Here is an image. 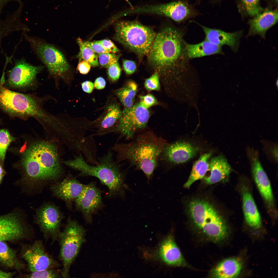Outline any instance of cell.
<instances>
[{
  "label": "cell",
  "instance_id": "obj_1",
  "mask_svg": "<svg viewBox=\"0 0 278 278\" xmlns=\"http://www.w3.org/2000/svg\"><path fill=\"white\" fill-rule=\"evenodd\" d=\"M57 147L49 141L38 140L30 144L23 153L22 182L28 186L57 180L63 170Z\"/></svg>",
  "mask_w": 278,
  "mask_h": 278
},
{
  "label": "cell",
  "instance_id": "obj_2",
  "mask_svg": "<svg viewBox=\"0 0 278 278\" xmlns=\"http://www.w3.org/2000/svg\"><path fill=\"white\" fill-rule=\"evenodd\" d=\"M181 33L167 27L157 33L149 53L148 60L159 75L164 78L186 66Z\"/></svg>",
  "mask_w": 278,
  "mask_h": 278
},
{
  "label": "cell",
  "instance_id": "obj_3",
  "mask_svg": "<svg viewBox=\"0 0 278 278\" xmlns=\"http://www.w3.org/2000/svg\"><path fill=\"white\" fill-rule=\"evenodd\" d=\"M166 145L162 139L152 134H147L129 143H115L110 149L116 153L118 162L128 161L143 172L149 183L157 166L159 157Z\"/></svg>",
  "mask_w": 278,
  "mask_h": 278
},
{
  "label": "cell",
  "instance_id": "obj_4",
  "mask_svg": "<svg viewBox=\"0 0 278 278\" xmlns=\"http://www.w3.org/2000/svg\"><path fill=\"white\" fill-rule=\"evenodd\" d=\"M112 151L109 150L102 157L98 159L97 165L89 164L81 154L67 160L66 165L80 172L82 176H90L98 178L106 186L109 194L112 196L122 194L125 187L124 175L118 162L113 159Z\"/></svg>",
  "mask_w": 278,
  "mask_h": 278
},
{
  "label": "cell",
  "instance_id": "obj_5",
  "mask_svg": "<svg viewBox=\"0 0 278 278\" xmlns=\"http://www.w3.org/2000/svg\"><path fill=\"white\" fill-rule=\"evenodd\" d=\"M188 210L194 224L211 240L219 242L227 236L228 230L226 224L209 202L202 199H193L189 202Z\"/></svg>",
  "mask_w": 278,
  "mask_h": 278
},
{
  "label": "cell",
  "instance_id": "obj_6",
  "mask_svg": "<svg viewBox=\"0 0 278 278\" xmlns=\"http://www.w3.org/2000/svg\"><path fill=\"white\" fill-rule=\"evenodd\" d=\"M114 39L135 53L140 59L147 55L157 33L136 21H121L114 24Z\"/></svg>",
  "mask_w": 278,
  "mask_h": 278
},
{
  "label": "cell",
  "instance_id": "obj_7",
  "mask_svg": "<svg viewBox=\"0 0 278 278\" xmlns=\"http://www.w3.org/2000/svg\"><path fill=\"white\" fill-rule=\"evenodd\" d=\"M85 230L76 221L69 218L63 230L60 234L58 240L60 246L59 258L63 267L62 277H70L71 265L85 241Z\"/></svg>",
  "mask_w": 278,
  "mask_h": 278
},
{
  "label": "cell",
  "instance_id": "obj_8",
  "mask_svg": "<svg viewBox=\"0 0 278 278\" xmlns=\"http://www.w3.org/2000/svg\"><path fill=\"white\" fill-rule=\"evenodd\" d=\"M2 82L0 83V106L4 110L21 117H33L39 119L43 117L44 111L35 98L10 90Z\"/></svg>",
  "mask_w": 278,
  "mask_h": 278
},
{
  "label": "cell",
  "instance_id": "obj_9",
  "mask_svg": "<svg viewBox=\"0 0 278 278\" xmlns=\"http://www.w3.org/2000/svg\"><path fill=\"white\" fill-rule=\"evenodd\" d=\"M25 39L51 75L64 79L70 70L63 54L54 45L38 38L24 34Z\"/></svg>",
  "mask_w": 278,
  "mask_h": 278
},
{
  "label": "cell",
  "instance_id": "obj_10",
  "mask_svg": "<svg viewBox=\"0 0 278 278\" xmlns=\"http://www.w3.org/2000/svg\"><path fill=\"white\" fill-rule=\"evenodd\" d=\"M150 116L148 109L137 103L130 108H124L119 121L110 133L119 134L127 139L131 138L136 131L146 126Z\"/></svg>",
  "mask_w": 278,
  "mask_h": 278
},
{
  "label": "cell",
  "instance_id": "obj_11",
  "mask_svg": "<svg viewBox=\"0 0 278 278\" xmlns=\"http://www.w3.org/2000/svg\"><path fill=\"white\" fill-rule=\"evenodd\" d=\"M63 216L58 207L46 203L37 209L34 221L45 238L54 242L58 240Z\"/></svg>",
  "mask_w": 278,
  "mask_h": 278
},
{
  "label": "cell",
  "instance_id": "obj_12",
  "mask_svg": "<svg viewBox=\"0 0 278 278\" xmlns=\"http://www.w3.org/2000/svg\"><path fill=\"white\" fill-rule=\"evenodd\" d=\"M21 256L26 262L28 270L30 272L59 266L58 262L47 253L40 240H36L31 244L22 245Z\"/></svg>",
  "mask_w": 278,
  "mask_h": 278
},
{
  "label": "cell",
  "instance_id": "obj_13",
  "mask_svg": "<svg viewBox=\"0 0 278 278\" xmlns=\"http://www.w3.org/2000/svg\"><path fill=\"white\" fill-rule=\"evenodd\" d=\"M33 233L19 214L11 213L0 216V241L15 242L28 239Z\"/></svg>",
  "mask_w": 278,
  "mask_h": 278
},
{
  "label": "cell",
  "instance_id": "obj_14",
  "mask_svg": "<svg viewBox=\"0 0 278 278\" xmlns=\"http://www.w3.org/2000/svg\"><path fill=\"white\" fill-rule=\"evenodd\" d=\"M42 66H34L22 59L15 61L10 71L7 80L11 87L23 88L31 85L37 74L44 68Z\"/></svg>",
  "mask_w": 278,
  "mask_h": 278
},
{
  "label": "cell",
  "instance_id": "obj_15",
  "mask_svg": "<svg viewBox=\"0 0 278 278\" xmlns=\"http://www.w3.org/2000/svg\"><path fill=\"white\" fill-rule=\"evenodd\" d=\"M152 254V258L167 265L188 266L171 234L164 238Z\"/></svg>",
  "mask_w": 278,
  "mask_h": 278
},
{
  "label": "cell",
  "instance_id": "obj_16",
  "mask_svg": "<svg viewBox=\"0 0 278 278\" xmlns=\"http://www.w3.org/2000/svg\"><path fill=\"white\" fill-rule=\"evenodd\" d=\"M75 201L76 208L82 213L88 223L91 222L92 215L102 204L100 192L93 183L85 185Z\"/></svg>",
  "mask_w": 278,
  "mask_h": 278
},
{
  "label": "cell",
  "instance_id": "obj_17",
  "mask_svg": "<svg viewBox=\"0 0 278 278\" xmlns=\"http://www.w3.org/2000/svg\"><path fill=\"white\" fill-rule=\"evenodd\" d=\"M248 155L254 179L259 192L267 202L271 204L273 196L271 185L260 162L257 152L249 151Z\"/></svg>",
  "mask_w": 278,
  "mask_h": 278
},
{
  "label": "cell",
  "instance_id": "obj_18",
  "mask_svg": "<svg viewBox=\"0 0 278 278\" xmlns=\"http://www.w3.org/2000/svg\"><path fill=\"white\" fill-rule=\"evenodd\" d=\"M198 149L186 142H177L166 145L161 155L162 159L174 164L185 162L194 157Z\"/></svg>",
  "mask_w": 278,
  "mask_h": 278
},
{
  "label": "cell",
  "instance_id": "obj_19",
  "mask_svg": "<svg viewBox=\"0 0 278 278\" xmlns=\"http://www.w3.org/2000/svg\"><path fill=\"white\" fill-rule=\"evenodd\" d=\"M201 27L205 35V40L214 44L221 46H229L234 51H237L242 31L228 33L218 29L211 28L196 22Z\"/></svg>",
  "mask_w": 278,
  "mask_h": 278
},
{
  "label": "cell",
  "instance_id": "obj_20",
  "mask_svg": "<svg viewBox=\"0 0 278 278\" xmlns=\"http://www.w3.org/2000/svg\"><path fill=\"white\" fill-rule=\"evenodd\" d=\"M85 186L76 179L69 177L54 184L51 186L50 189L54 196L70 204L75 201Z\"/></svg>",
  "mask_w": 278,
  "mask_h": 278
},
{
  "label": "cell",
  "instance_id": "obj_21",
  "mask_svg": "<svg viewBox=\"0 0 278 278\" xmlns=\"http://www.w3.org/2000/svg\"><path fill=\"white\" fill-rule=\"evenodd\" d=\"M278 21L277 10H267L260 13L249 22L250 27L247 37L258 34L265 38L267 31Z\"/></svg>",
  "mask_w": 278,
  "mask_h": 278
},
{
  "label": "cell",
  "instance_id": "obj_22",
  "mask_svg": "<svg viewBox=\"0 0 278 278\" xmlns=\"http://www.w3.org/2000/svg\"><path fill=\"white\" fill-rule=\"evenodd\" d=\"M210 174L203 178L205 183L208 185L225 181L229 177L231 168L226 158L222 155L213 158L209 162Z\"/></svg>",
  "mask_w": 278,
  "mask_h": 278
},
{
  "label": "cell",
  "instance_id": "obj_23",
  "mask_svg": "<svg viewBox=\"0 0 278 278\" xmlns=\"http://www.w3.org/2000/svg\"><path fill=\"white\" fill-rule=\"evenodd\" d=\"M184 54L188 59L199 58L217 54H223L221 46L206 40L196 44H190L183 41Z\"/></svg>",
  "mask_w": 278,
  "mask_h": 278
},
{
  "label": "cell",
  "instance_id": "obj_24",
  "mask_svg": "<svg viewBox=\"0 0 278 278\" xmlns=\"http://www.w3.org/2000/svg\"><path fill=\"white\" fill-rule=\"evenodd\" d=\"M242 266L241 261L237 258H226L220 262L211 270L210 276L214 278L235 277L240 273Z\"/></svg>",
  "mask_w": 278,
  "mask_h": 278
},
{
  "label": "cell",
  "instance_id": "obj_25",
  "mask_svg": "<svg viewBox=\"0 0 278 278\" xmlns=\"http://www.w3.org/2000/svg\"><path fill=\"white\" fill-rule=\"evenodd\" d=\"M243 207L246 221L250 226L259 228L261 225L260 216L251 194L249 192L243 195Z\"/></svg>",
  "mask_w": 278,
  "mask_h": 278
},
{
  "label": "cell",
  "instance_id": "obj_26",
  "mask_svg": "<svg viewBox=\"0 0 278 278\" xmlns=\"http://www.w3.org/2000/svg\"><path fill=\"white\" fill-rule=\"evenodd\" d=\"M122 115L119 106L117 104L110 106L106 115L100 121L96 135H103L110 133L116 125Z\"/></svg>",
  "mask_w": 278,
  "mask_h": 278
},
{
  "label": "cell",
  "instance_id": "obj_27",
  "mask_svg": "<svg viewBox=\"0 0 278 278\" xmlns=\"http://www.w3.org/2000/svg\"><path fill=\"white\" fill-rule=\"evenodd\" d=\"M0 265L6 268L18 271L23 269L25 266L19 259L16 251L3 241H0Z\"/></svg>",
  "mask_w": 278,
  "mask_h": 278
},
{
  "label": "cell",
  "instance_id": "obj_28",
  "mask_svg": "<svg viewBox=\"0 0 278 278\" xmlns=\"http://www.w3.org/2000/svg\"><path fill=\"white\" fill-rule=\"evenodd\" d=\"M211 154L207 153L201 155L193 165L190 176L184 187L188 188L195 182L204 178L209 168L208 160Z\"/></svg>",
  "mask_w": 278,
  "mask_h": 278
},
{
  "label": "cell",
  "instance_id": "obj_29",
  "mask_svg": "<svg viewBox=\"0 0 278 278\" xmlns=\"http://www.w3.org/2000/svg\"><path fill=\"white\" fill-rule=\"evenodd\" d=\"M137 89L136 83L133 81L129 82L126 86L119 89L116 94L124 108L128 109L133 105V103Z\"/></svg>",
  "mask_w": 278,
  "mask_h": 278
},
{
  "label": "cell",
  "instance_id": "obj_30",
  "mask_svg": "<svg viewBox=\"0 0 278 278\" xmlns=\"http://www.w3.org/2000/svg\"><path fill=\"white\" fill-rule=\"evenodd\" d=\"M79 45L80 52L79 56L83 60L88 62L93 67L99 65L98 57L94 52L90 48L85 45L83 41L79 38L77 39Z\"/></svg>",
  "mask_w": 278,
  "mask_h": 278
},
{
  "label": "cell",
  "instance_id": "obj_31",
  "mask_svg": "<svg viewBox=\"0 0 278 278\" xmlns=\"http://www.w3.org/2000/svg\"><path fill=\"white\" fill-rule=\"evenodd\" d=\"M14 140L9 132L5 129H0V163L4 162L6 152L11 142Z\"/></svg>",
  "mask_w": 278,
  "mask_h": 278
},
{
  "label": "cell",
  "instance_id": "obj_32",
  "mask_svg": "<svg viewBox=\"0 0 278 278\" xmlns=\"http://www.w3.org/2000/svg\"><path fill=\"white\" fill-rule=\"evenodd\" d=\"M27 278H57L62 277L61 271L55 268H48L41 271L30 272L24 276Z\"/></svg>",
  "mask_w": 278,
  "mask_h": 278
},
{
  "label": "cell",
  "instance_id": "obj_33",
  "mask_svg": "<svg viewBox=\"0 0 278 278\" xmlns=\"http://www.w3.org/2000/svg\"><path fill=\"white\" fill-rule=\"evenodd\" d=\"M240 0L244 9L250 15L255 16L262 10V8L259 5V0Z\"/></svg>",
  "mask_w": 278,
  "mask_h": 278
},
{
  "label": "cell",
  "instance_id": "obj_34",
  "mask_svg": "<svg viewBox=\"0 0 278 278\" xmlns=\"http://www.w3.org/2000/svg\"><path fill=\"white\" fill-rule=\"evenodd\" d=\"M120 56V55L110 53L99 54L98 56L99 63L101 66L107 68L118 62Z\"/></svg>",
  "mask_w": 278,
  "mask_h": 278
},
{
  "label": "cell",
  "instance_id": "obj_35",
  "mask_svg": "<svg viewBox=\"0 0 278 278\" xmlns=\"http://www.w3.org/2000/svg\"><path fill=\"white\" fill-rule=\"evenodd\" d=\"M159 73L155 71L150 77L146 79L144 82L145 89L149 91H159L160 89Z\"/></svg>",
  "mask_w": 278,
  "mask_h": 278
},
{
  "label": "cell",
  "instance_id": "obj_36",
  "mask_svg": "<svg viewBox=\"0 0 278 278\" xmlns=\"http://www.w3.org/2000/svg\"><path fill=\"white\" fill-rule=\"evenodd\" d=\"M107 68L109 76L112 80L116 81L119 79L121 70L118 62L111 65Z\"/></svg>",
  "mask_w": 278,
  "mask_h": 278
},
{
  "label": "cell",
  "instance_id": "obj_37",
  "mask_svg": "<svg viewBox=\"0 0 278 278\" xmlns=\"http://www.w3.org/2000/svg\"><path fill=\"white\" fill-rule=\"evenodd\" d=\"M140 103L144 107L148 109L154 105H157L158 102L155 97L151 94H148L140 97Z\"/></svg>",
  "mask_w": 278,
  "mask_h": 278
},
{
  "label": "cell",
  "instance_id": "obj_38",
  "mask_svg": "<svg viewBox=\"0 0 278 278\" xmlns=\"http://www.w3.org/2000/svg\"><path fill=\"white\" fill-rule=\"evenodd\" d=\"M84 44L91 49L94 53L98 54L110 53L105 49L100 43L95 41L90 42L83 41Z\"/></svg>",
  "mask_w": 278,
  "mask_h": 278
},
{
  "label": "cell",
  "instance_id": "obj_39",
  "mask_svg": "<svg viewBox=\"0 0 278 278\" xmlns=\"http://www.w3.org/2000/svg\"><path fill=\"white\" fill-rule=\"evenodd\" d=\"M95 41L100 44L105 49L110 52L115 53L119 51L114 43L109 39H105Z\"/></svg>",
  "mask_w": 278,
  "mask_h": 278
},
{
  "label": "cell",
  "instance_id": "obj_40",
  "mask_svg": "<svg viewBox=\"0 0 278 278\" xmlns=\"http://www.w3.org/2000/svg\"><path fill=\"white\" fill-rule=\"evenodd\" d=\"M123 64L124 70L127 74H132L136 71V65L134 61L124 59L123 60Z\"/></svg>",
  "mask_w": 278,
  "mask_h": 278
},
{
  "label": "cell",
  "instance_id": "obj_41",
  "mask_svg": "<svg viewBox=\"0 0 278 278\" xmlns=\"http://www.w3.org/2000/svg\"><path fill=\"white\" fill-rule=\"evenodd\" d=\"M91 66V65L88 62L83 60L79 62L77 66V69L81 73L86 74L90 71Z\"/></svg>",
  "mask_w": 278,
  "mask_h": 278
},
{
  "label": "cell",
  "instance_id": "obj_42",
  "mask_svg": "<svg viewBox=\"0 0 278 278\" xmlns=\"http://www.w3.org/2000/svg\"><path fill=\"white\" fill-rule=\"evenodd\" d=\"M82 87L84 91L87 93H90L93 90L94 86L92 82L86 81L82 83Z\"/></svg>",
  "mask_w": 278,
  "mask_h": 278
},
{
  "label": "cell",
  "instance_id": "obj_43",
  "mask_svg": "<svg viewBox=\"0 0 278 278\" xmlns=\"http://www.w3.org/2000/svg\"><path fill=\"white\" fill-rule=\"evenodd\" d=\"M94 84L96 89L101 90L104 89L105 87L106 82L103 78L100 77L96 79L94 82Z\"/></svg>",
  "mask_w": 278,
  "mask_h": 278
},
{
  "label": "cell",
  "instance_id": "obj_44",
  "mask_svg": "<svg viewBox=\"0 0 278 278\" xmlns=\"http://www.w3.org/2000/svg\"><path fill=\"white\" fill-rule=\"evenodd\" d=\"M15 274L14 272H7L0 269V278H12Z\"/></svg>",
  "mask_w": 278,
  "mask_h": 278
},
{
  "label": "cell",
  "instance_id": "obj_45",
  "mask_svg": "<svg viewBox=\"0 0 278 278\" xmlns=\"http://www.w3.org/2000/svg\"><path fill=\"white\" fill-rule=\"evenodd\" d=\"M5 174V171L0 164V184L1 183Z\"/></svg>",
  "mask_w": 278,
  "mask_h": 278
},
{
  "label": "cell",
  "instance_id": "obj_46",
  "mask_svg": "<svg viewBox=\"0 0 278 278\" xmlns=\"http://www.w3.org/2000/svg\"><path fill=\"white\" fill-rule=\"evenodd\" d=\"M11 0H0V13L2 8L5 4Z\"/></svg>",
  "mask_w": 278,
  "mask_h": 278
},
{
  "label": "cell",
  "instance_id": "obj_47",
  "mask_svg": "<svg viewBox=\"0 0 278 278\" xmlns=\"http://www.w3.org/2000/svg\"><path fill=\"white\" fill-rule=\"evenodd\" d=\"M125 0L126 1V2H128V4H129V5H131V4L130 3V2H129V1H128V0Z\"/></svg>",
  "mask_w": 278,
  "mask_h": 278
},
{
  "label": "cell",
  "instance_id": "obj_48",
  "mask_svg": "<svg viewBox=\"0 0 278 278\" xmlns=\"http://www.w3.org/2000/svg\"><path fill=\"white\" fill-rule=\"evenodd\" d=\"M274 0V1H275V2H277V0Z\"/></svg>",
  "mask_w": 278,
  "mask_h": 278
},
{
  "label": "cell",
  "instance_id": "obj_49",
  "mask_svg": "<svg viewBox=\"0 0 278 278\" xmlns=\"http://www.w3.org/2000/svg\"><path fill=\"white\" fill-rule=\"evenodd\" d=\"M201 0H199V2H200V1H201Z\"/></svg>",
  "mask_w": 278,
  "mask_h": 278
}]
</instances>
